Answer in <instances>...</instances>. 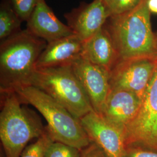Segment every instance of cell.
<instances>
[{"label":"cell","mask_w":157,"mask_h":157,"mask_svg":"<svg viewBox=\"0 0 157 157\" xmlns=\"http://www.w3.org/2000/svg\"><path fill=\"white\" fill-rule=\"evenodd\" d=\"M148 1L130 11L111 16L105 26L118 52L119 61L140 58H157V41L152 31Z\"/></svg>","instance_id":"1"},{"label":"cell","mask_w":157,"mask_h":157,"mask_svg":"<svg viewBox=\"0 0 157 157\" xmlns=\"http://www.w3.org/2000/svg\"><path fill=\"white\" fill-rule=\"evenodd\" d=\"M47 45L27 29L1 41V94L16 93L30 86L37 61Z\"/></svg>","instance_id":"2"},{"label":"cell","mask_w":157,"mask_h":157,"mask_svg":"<svg viewBox=\"0 0 157 157\" xmlns=\"http://www.w3.org/2000/svg\"><path fill=\"white\" fill-rule=\"evenodd\" d=\"M0 139L6 157H20L29 142L47 130L36 113L22 106L16 93L1 94Z\"/></svg>","instance_id":"3"},{"label":"cell","mask_w":157,"mask_h":157,"mask_svg":"<svg viewBox=\"0 0 157 157\" xmlns=\"http://www.w3.org/2000/svg\"><path fill=\"white\" fill-rule=\"evenodd\" d=\"M24 104L34 107L47 122V129L54 141L82 150L91 143L80 120L61 104L39 89L29 86L16 92Z\"/></svg>","instance_id":"4"},{"label":"cell","mask_w":157,"mask_h":157,"mask_svg":"<svg viewBox=\"0 0 157 157\" xmlns=\"http://www.w3.org/2000/svg\"><path fill=\"white\" fill-rule=\"evenodd\" d=\"M30 86L50 95L78 119L94 111L72 65L37 68Z\"/></svg>","instance_id":"5"},{"label":"cell","mask_w":157,"mask_h":157,"mask_svg":"<svg viewBox=\"0 0 157 157\" xmlns=\"http://www.w3.org/2000/svg\"><path fill=\"white\" fill-rule=\"evenodd\" d=\"M126 147L157 151V62L137 115L124 130Z\"/></svg>","instance_id":"6"},{"label":"cell","mask_w":157,"mask_h":157,"mask_svg":"<svg viewBox=\"0 0 157 157\" xmlns=\"http://www.w3.org/2000/svg\"><path fill=\"white\" fill-rule=\"evenodd\" d=\"M157 62V58H150L119 61L111 71L110 90H127L142 98Z\"/></svg>","instance_id":"7"},{"label":"cell","mask_w":157,"mask_h":157,"mask_svg":"<svg viewBox=\"0 0 157 157\" xmlns=\"http://www.w3.org/2000/svg\"><path fill=\"white\" fill-rule=\"evenodd\" d=\"M72 67L93 110L100 115L111 89V71L89 62L82 56L73 62Z\"/></svg>","instance_id":"8"},{"label":"cell","mask_w":157,"mask_h":157,"mask_svg":"<svg viewBox=\"0 0 157 157\" xmlns=\"http://www.w3.org/2000/svg\"><path fill=\"white\" fill-rule=\"evenodd\" d=\"M79 120L91 142L99 146L108 157H124L126 145L121 130L108 122L94 111Z\"/></svg>","instance_id":"9"},{"label":"cell","mask_w":157,"mask_h":157,"mask_svg":"<svg viewBox=\"0 0 157 157\" xmlns=\"http://www.w3.org/2000/svg\"><path fill=\"white\" fill-rule=\"evenodd\" d=\"M110 17L108 6L103 0L82 2L64 14L67 26L83 42L100 30Z\"/></svg>","instance_id":"10"},{"label":"cell","mask_w":157,"mask_h":157,"mask_svg":"<svg viewBox=\"0 0 157 157\" xmlns=\"http://www.w3.org/2000/svg\"><path fill=\"white\" fill-rule=\"evenodd\" d=\"M141 101L142 98L133 92L120 89L110 90L100 115L124 133L126 127L139 112Z\"/></svg>","instance_id":"11"},{"label":"cell","mask_w":157,"mask_h":157,"mask_svg":"<svg viewBox=\"0 0 157 157\" xmlns=\"http://www.w3.org/2000/svg\"><path fill=\"white\" fill-rule=\"evenodd\" d=\"M26 22V29L47 43L75 34L71 29L57 18L45 0L40 1Z\"/></svg>","instance_id":"12"},{"label":"cell","mask_w":157,"mask_h":157,"mask_svg":"<svg viewBox=\"0 0 157 157\" xmlns=\"http://www.w3.org/2000/svg\"><path fill=\"white\" fill-rule=\"evenodd\" d=\"M83 41L76 34L47 43L36 63L37 68L72 65L82 56Z\"/></svg>","instance_id":"13"},{"label":"cell","mask_w":157,"mask_h":157,"mask_svg":"<svg viewBox=\"0 0 157 157\" xmlns=\"http://www.w3.org/2000/svg\"><path fill=\"white\" fill-rule=\"evenodd\" d=\"M82 56L89 62L110 71L119 61L118 52L105 26L83 42Z\"/></svg>","instance_id":"14"},{"label":"cell","mask_w":157,"mask_h":157,"mask_svg":"<svg viewBox=\"0 0 157 157\" xmlns=\"http://www.w3.org/2000/svg\"><path fill=\"white\" fill-rule=\"evenodd\" d=\"M9 0H2L0 6V39H6L21 30L22 23Z\"/></svg>","instance_id":"15"},{"label":"cell","mask_w":157,"mask_h":157,"mask_svg":"<svg viewBox=\"0 0 157 157\" xmlns=\"http://www.w3.org/2000/svg\"><path fill=\"white\" fill-rule=\"evenodd\" d=\"M54 141L47 129L44 134L25 148L20 157H45L48 147Z\"/></svg>","instance_id":"16"},{"label":"cell","mask_w":157,"mask_h":157,"mask_svg":"<svg viewBox=\"0 0 157 157\" xmlns=\"http://www.w3.org/2000/svg\"><path fill=\"white\" fill-rule=\"evenodd\" d=\"M81 150L61 142L54 141L48 147L45 157H80Z\"/></svg>","instance_id":"17"},{"label":"cell","mask_w":157,"mask_h":157,"mask_svg":"<svg viewBox=\"0 0 157 157\" xmlns=\"http://www.w3.org/2000/svg\"><path fill=\"white\" fill-rule=\"evenodd\" d=\"M41 0H9L13 9L23 21H28Z\"/></svg>","instance_id":"18"},{"label":"cell","mask_w":157,"mask_h":157,"mask_svg":"<svg viewBox=\"0 0 157 157\" xmlns=\"http://www.w3.org/2000/svg\"><path fill=\"white\" fill-rule=\"evenodd\" d=\"M142 0H111L108 5L111 16L119 15L134 10Z\"/></svg>","instance_id":"19"},{"label":"cell","mask_w":157,"mask_h":157,"mask_svg":"<svg viewBox=\"0 0 157 157\" xmlns=\"http://www.w3.org/2000/svg\"><path fill=\"white\" fill-rule=\"evenodd\" d=\"M124 157H157V151L128 146L126 147Z\"/></svg>","instance_id":"20"},{"label":"cell","mask_w":157,"mask_h":157,"mask_svg":"<svg viewBox=\"0 0 157 157\" xmlns=\"http://www.w3.org/2000/svg\"><path fill=\"white\" fill-rule=\"evenodd\" d=\"M80 157H108L105 152L94 143L90 144L81 150Z\"/></svg>","instance_id":"21"},{"label":"cell","mask_w":157,"mask_h":157,"mask_svg":"<svg viewBox=\"0 0 157 157\" xmlns=\"http://www.w3.org/2000/svg\"><path fill=\"white\" fill-rule=\"evenodd\" d=\"M148 8L151 13L157 14V0H148Z\"/></svg>","instance_id":"22"},{"label":"cell","mask_w":157,"mask_h":157,"mask_svg":"<svg viewBox=\"0 0 157 157\" xmlns=\"http://www.w3.org/2000/svg\"><path fill=\"white\" fill-rule=\"evenodd\" d=\"M103 1H104L107 4V6H108V5L109 4V3L111 1V0H103Z\"/></svg>","instance_id":"23"},{"label":"cell","mask_w":157,"mask_h":157,"mask_svg":"<svg viewBox=\"0 0 157 157\" xmlns=\"http://www.w3.org/2000/svg\"><path fill=\"white\" fill-rule=\"evenodd\" d=\"M155 36H156V39H157V32H155Z\"/></svg>","instance_id":"24"}]
</instances>
